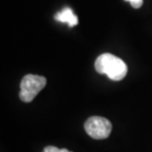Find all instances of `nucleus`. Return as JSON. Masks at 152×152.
<instances>
[{
    "label": "nucleus",
    "instance_id": "obj_1",
    "mask_svg": "<svg viewBox=\"0 0 152 152\" xmlns=\"http://www.w3.org/2000/svg\"><path fill=\"white\" fill-rule=\"evenodd\" d=\"M95 68L98 73L106 74L111 80L120 81L126 77L127 66L120 57L111 53H103L97 57Z\"/></svg>",
    "mask_w": 152,
    "mask_h": 152
},
{
    "label": "nucleus",
    "instance_id": "obj_5",
    "mask_svg": "<svg viewBox=\"0 0 152 152\" xmlns=\"http://www.w3.org/2000/svg\"><path fill=\"white\" fill-rule=\"evenodd\" d=\"M42 152H71V151L65 149V148L59 149V148H57L56 146H51V145H50V146H47V147H45Z\"/></svg>",
    "mask_w": 152,
    "mask_h": 152
},
{
    "label": "nucleus",
    "instance_id": "obj_4",
    "mask_svg": "<svg viewBox=\"0 0 152 152\" xmlns=\"http://www.w3.org/2000/svg\"><path fill=\"white\" fill-rule=\"evenodd\" d=\"M54 19L61 23H67L69 27H74L78 24V19L76 15H74L71 9L68 7L56 13V16H54Z\"/></svg>",
    "mask_w": 152,
    "mask_h": 152
},
{
    "label": "nucleus",
    "instance_id": "obj_6",
    "mask_svg": "<svg viewBox=\"0 0 152 152\" xmlns=\"http://www.w3.org/2000/svg\"><path fill=\"white\" fill-rule=\"evenodd\" d=\"M126 1H129L130 2V4L133 8L137 9V8H140L142 4H143V1L142 0H126Z\"/></svg>",
    "mask_w": 152,
    "mask_h": 152
},
{
    "label": "nucleus",
    "instance_id": "obj_3",
    "mask_svg": "<svg viewBox=\"0 0 152 152\" xmlns=\"http://www.w3.org/2000/svg\"><path fill=\"white\" fill-rule=\"evenodd\" d=\"M85 130L94 139H105L112 132L111 121L102 117H91L85 121Z\"/></svg>",
    "mask_w": 152,
    "mask_h": 152
},
{
    "label": "nucleus",
    "instance_id": "obj_2",
    "mask_svg": "<svg viewBox=\"0 0 152 152\" xmlns=\"http://www.w3.org/2000/svg\"><path fill=\"white\" fill-rule=\"evenodd\" d=\"M47 84V79L44 76L28 74L24 76L20 84L19 97L21 101L30 103L36 98V96L44 89Z\"/></svg>",
    "mask_w": 152,
    "mask_h": 152
}]
</instances>
